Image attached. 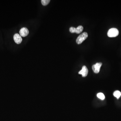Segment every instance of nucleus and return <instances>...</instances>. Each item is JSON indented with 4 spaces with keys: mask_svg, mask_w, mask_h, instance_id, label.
Here are the masks:
<instances>
[{
    "mask_svg": "<svg viewBox=\"0 0 121 121\" xmlns=\"http://www.w3.org/2000/svg\"><path fill=\"white\" fill-rule=\"evenodd\" d=\"M119 33V31L117 28H112L108 30L107 35L109 37H114L117 36Z\"/></svg>",
    "mask_w": 121,
    "mask_h": 121,
    "instance_id": "nucleus-1",
    "label": "nucleus"
},
{
    "mask_svg": "<svg viewBox=\"0 0 121 121\" xmlns=\"http://www.w3.org/2000/svg\"><path fill=\"white\" fill-rule=\"evenodd\" d=\"M87 37H88V34L86 32L83 33L79 35L77 38L76 40V43L78 44H80L87 38Z\"/></svg>",
    "mask_w": 121,
    "mask_h": 121,
    "instance_id": "nucleus-2",
    "label": "nucleus"
},
{
    "mask_svg": "<svg viewBox=\"0 0 121 121\" xmlns=\"http://www.w3.org/2000/svg\"><path fill=\"white\" fill-rule=\"evenodd\" d=\"M83 29V27L82 26H79L77 28H75L74 27H71L69 29V31L71 33H75L77 34H79L82 31Z\"/></svg>",
    "mask_w": 121,
    "mask_h": 121,
    "instance_id": "nucleus-3",
    "label": "nucleus"
},
{
    "mask_svg": "<svg viewBox=\"0 0 121 121\" xmlns=\"http://www.w3.org/2000/svg\"><path fill=\"white\" fill-rule=\"evenodd\" d=\"M102 65V63H97L95 65H93L92 66V69L94 72L95 73H99Z\"/></svg>",
    "mask_w": 121,
    "mask_h": 121,
    "instance_id": "nucleus-4",
    "label": "nucleus"
},
{
    "mask_svg": "<svg viewBox=\"0 0 121 121\" xmlns=\"http://www.w3.org/2000/svg\"><path fill=\"white\" fill-rule=\"evenodd\" d=\"M20 35L22 37H26L28 35L29 31L27 28H23L20 31Z\"/></svg>",
    "mask_w": 121,
    "mask_h": 121,
    "instance_id": "nucleus-5",
    "label": "nucleus"
},
{
    "mask_svg": "<svg viewBox=\"0 0 121 121\" xmlns=\"http://www.w3.org/2000/svg\"><path fill=\"white\" fill-rule=\"evenodd\" d=\"M88 73V70L87 68L85 66L82 67V70L79 72V74H82L83 77H85L87 76Z\"/></svg>",
    "mask_w": 121,
    "mask_h": 121,
    "instance_id": "nucleus-6",
    "label": "nucleus"
},
{
    "mask_svg": "<svg viewBox=\"0 0 121 121\" xmlns=\"http://www.w3.org/2000/svg\"><path fill=\"white\" fill-rule=\"evenodd\" d=\"M13 39L15 43L17 44H19L22 42V39L20 35L16 33L13 36Z\"/></svg>",
    "mask_w": 121,
    "mask_h": 121,
    "instance_id": "nucleus-7",
    "label": "nucleus"
},
{
    "mask_svg": "<svg viewBox=\"0 0 121 121\" xmlns=\"http://www.w3.org/2000/svg\"><path fill=\"white\" fill-rule=\"evenodd\" d=\"M113 95L114 97L118 99L121 96V93L118 91H116L113 93Z\"/></svg>",
    "mask_w": 121,
    "mask_h": 121,
    "instance_id": "nucleus-8",
    "label": "nucleus"
},
{
    "mask_svg": "<svg viewBox=\"0 0 121 121\" xmlns=\"http://www.w3.org/2000/svg\"><path fill=\"white\" fill-rule=\"evenodd\" d=\"M97 96L99 98V99H102V100H103L105 99V96L104 95V94L103 93H98L97 95Z\"/></svg>",
    "mask_w": 121,
    "mask_h": 121,
    "instance_id": "nucleus-9",
    "label": "nucleus"
},
{
    "mask_svg": "<svg viewBox=\"0 0 121 121\" xmlns=\"http://www.w3.org/2000/svg\"><path fill=\"white\" fill-rule=\"evenodd\" d=\"M50 0H41V2L42 4L44 6L47 5L50 3Z\"/></svg>",
    "mask_w": 121,
    "mask_h": 121,
    "instance_id": "nucleus-10",
    "label": "nucleus"
}]
</instances>
